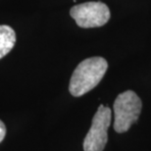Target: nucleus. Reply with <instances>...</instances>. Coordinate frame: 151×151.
I'll return each mask as SVG.
<instances>
[{
    "instance_id": "nucleus-1",
    "label": "nucleus",
    "mask_w": 151,
    "mask_h": 151,
    "mask_svg": "<svg viewBox=\"0 0 151 151\" xmlns=\"http://www.w3.org/2000/svg\"><path fill=\"white\" fill-rule=\"evenodd\" d=\"M107 68L108 63L102 57H91L81 62L71 77V94L78 97L93 89L104 77Z\"/></svg>"
},
{
    "instance_id": "nucleus-6",
    "label": "nucleus",
    "mask_w": 151,
    "mask_h": 151,
    "mask_svg": "<svg viewBox=\"0 0 151 151\" xmlns=\"http://www.w3.org/2000/svg\"><path fill=\"white\" fill-rule=\"evenodd\" d=\"M5 134H6V127L4 125V123L0 120V142L4 139Z\"/></svg>"
},
{
    "instance_id": "nucleus-4",
    "label": "nucleus",
    "mask_w": 151,
    "mask_h": 151,
    "mask_svg": "<svg viewBox=\"0 0 151 151\" xmlns=\"http://www.w3.org/2000/svg\"><path fill=\"white\" fill-rule=\"evenodd\" d=\"M111 124V109L100 105L92 119V124L83 140L84 151H103L106 146L107 131Z\"/></svg>"
},
{
    "instance_id": "nucleus-3",
    "label": "nucleus",
    "mask_w": 151,
    "mask_h": 151,
    "mask_svg": "<svg viewBox=\"0 0 151 151\" xmlns=\"http://www.w3.org/2000/svg\"><path fill=\"white\" fill-rule=\"evenodd\" d=\"M70 15L77 25L83 29L104 26L111 16L108 6L100 1L86 2L76 5L71 8Z\"/></svg>"
},
{
    "instance_id": "nucleus-5",
    "label": "nucleus",
    "mask_w": 151,
    "mask_h": 151,
    "mask_svg": "<svg viewBox=\"0 0 151 151\" xmlns=\"http://www.w3.org/2000/svg\"><path fill=\"white\" fill-rule=\"evenodd\" d=\"M16 43L15 31L8 25L0 26V59L13 49Z\"/></svg>"
},
{
    "instance_id": "nucleus-2",
    "label": "nucleus",
    "mask_w": 151,
    "mask_h": 151,
    "mask_svg": "<svg viewBox=\"0 0 151 151\" xmlns=\"http://www.w3.org/2000/svg\"><path fill=\"white\" fill-rule=\"evenodd\" d=\"M142 103L137 94L128 90L118 95L114 102V129L119 134L129 131L139 117Z\"/></svg>"
}]
</instances>
